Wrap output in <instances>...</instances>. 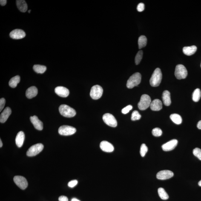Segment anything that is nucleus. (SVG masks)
<instances>
[{
	"label": "nucleus",
	"instance_id": "nucleus-1",
	"mask_svg": "<svg viewBox=\"0 0 201 201\" xmlns=\"http://www.w3.org/2000/svg\"><path fill=\"white\" fill-rule=\"evenodd\" d=\"M162 79V73L160 69L157 68L154 70L150 80V84L151 86H159Z\"/></svg>",
	"mask_w": 201,
	"mask_h": 201
},
{
	"label": "nucleus",
	"instance_id": "nucleus-2",
	"mask_svg": "<svg viewBox=\"0 0 201 201\" xmlns=\"http://www.w3.org/2000/svg\"><path fill=\"white\" fill-rule=\"evenodd\" d=\"M59 111L62 116L66 117H72L76 114V111L74 109L65 104L60 105Z\"/></svg>",
	"mask_w": 201,
	"mask_h": 201
},
{
	"label": "nucleus",
	"instance_id": "nucleus-3",
	"mask_svg": "<svg viewBox=\"0 0 201 201\" xmlns=\"http://www.w3.org/2000/svg\"><path fill=\"white\" fill-rule=\"evenodd\" d=\"M141 75L139 73H134L130 77L127 83V87L129 89H132L137 86L141 82Z\"/></svg>",
	"mask_w": 201,
	"mask_h": 201
},
{
	"label": "nucleus",
	"instance_id": "nucleus-4",
	"mask_svg": "<svg viewBox=\"0 0 201 201\" xmlns=\"http://www.w3.org/2000/svg\"><path fill=\"white\" fill-rule=\"evenodd\" d=\"M151 103V97L146 94L143 95L141 96L140 101L138 104V107L140 110H145L150 106Z\"/></svg>",
	"mask_w": 201,
	"mask_h": 201
},
{
	"label": "nucleus",
	"instance_id": "nucleus-5",
	"mask_svg": "<svg viewBox=\"0 0 201 201\" xmlns=\"http://www.w3.org/2000/svg\"><path fill=\"white\" fill-rule=\"evenodd\" d=\"M188 75V70L185 66L182 64H178L176 65L175 72V75L177 79H185Z\"/></svg>",
	"mask_w": 201,
	"mask_h": 201
},
{
	"label": "nucleus",
	"instance_id": "nucleus-6",
	"mask_svg": "<svg viewBox=\"0 0 201 201\" xmlns=\"http://www.w3.org/2000/svg\"><path fill=\"white\" fill-rule=\"evenodd\" d=\"M76 130L74 127L64 125L59 127L58 132L59 134L63 136H69L75 133Z\"/></svg>",
	"mask_w": 201,
	"mask_h": 201
},
{
	"label": "nucleus",
	"instance_id": "nucleus-7",
	"mask_svg": "<svg viewBox=\"0 0 201 201\" xmlns=\"http://www.w3.org/2000/svg\"><path fill=\"white\" fill-rule=\"evenodd\" d=\"M103 90L99 85L93 86L92 87L90 93V96L93 99H100L102 96Z\"/></svg>",
	"mask_w": 201,
	"mask_h": 201
},
{
	"label": "nucleus",
	"instance_id": "nucleus-8",
	"mask_svg": "<svg viewBox=\"0 0 201 201\" xmlns=\"http://www.w3.org/2000/svg\"><path fill=\"white\" fill-rule=\"evenodd\" d=\"M44 146L41 143H37L30 147L27 152V155L28 156L36 155L42 151Z\"/></svg>",
	"mask_w": 201,
	"mask_h": 201
},
{
	"label": "nucleus",
	"instance_id": "nucleus-9",
	"mask_svg": "<svg viewBox=\"0 0 201 201\" xmlns=\"http://www.w3.org/2000/svg\"><path fill=\"white\" fill-rule=\"evenodd\" d=\"M103 120L106 124L110 127H116L117 125L116 118L112 114L106 113L102 117Z\"/></svg>",
	"mask_w": 201,
	"mask_h": 201
},
{
	"label": "nucleus",
	"instance_id": "nucleus-10",
	"mask_svg": "<svg viewBox=\"0 0 201 201\" xmlns=\"http://www.w3.org/2000/svg\"><path fill=\"white\" fill-rule=\"evenodd\" d=\"M13 181L15 184L22 190H25L28 185L27 179L22 176H15L13 178Z\"/></svg>",
	"mask_w": 201,
	"mask_h": 201
},
{
	"label": "nucleus",
	"instance_id": "nucleus-11",
	"mask_svg": "<svg viewBox=\"0 0 201 201\" xmlns=\"http://www.w3.org/2000/svg\"><path fill=\"white\" fill-rule=\"evenodd\" d=\"M174 176V173L172 171L168 170H162L158 173L156 174V178L161 180H165V179H170Z\"/></svg>",
	"mask_w": 201,
	"mask_h": 201
},
{
	"label": "nucleus",
	"instance_id": "nucleus-12",
	"mask_svg": "<svg viewBox=\"0 0 201 201\" xmlns=\"http://www.w3.org/2000/svg\"><path fill=\"white\" fill-rule=\"evenodd\" d=\"M10 37L13 39H20L25 37V33L21 29H15L10 33Z\"/></svg>",
	"mask_w": 201,
	"mask_h": 201
},
{
	"label": "nucleus",
	"instance_id": "nucleus-13",
	"mask_svg": "<svg viewBox=\"0 0 201 201\" xmlns=\"http://www.w3.org/2000/svg\"><path fill=\"white\" fill-rule=\"evenodd\" d=\"M178 143L177 140H172L162 145V149L165 151H171L176 148L177 145Z\"/></svg>",
	"mask_w": 201,
	"mask_h": 201
},
{
	"label": "nucleus",
	"instance_id": "nucleus-14",
	"mask_svg": "<svg viewBox=\"0 0 201 201\" xmlns=\"http://www.w3.org/2000/svg\"><path fill=\"white\" fill-rule=\"evenodd\" d=\"M55 92L58 96L62 97H67L69 94L68 89L62 86L56 87L55 89Z\"/></svg>",
	"mask_w": 201,
	"mask_h": 201
},
{
	"label": "nucleus",
	"instance_id": "nucleus-15",
	"mask_svg": "<svg viewBox=\"0 0 201 201\" xmlns=\"http://www.w3.org/2000/svg\"><path fill=\"white\" fill-rule=\"evenodd\" d=\"M101 149L106 152H111L114 150V147L110 143L106 141H103L100 144Z\"/></svg>",
	"mask_w": 201,
	"mask_h": 201
},
{
	"label": "nucleus",
	"instance_id": "nucleus-16",
	"mask_svg": "<svg viewBox=\"0 0 201 201\" xmlns=\"http://www.w3.org/2000/svg\"><path fill=\"white\" fill-rule=\"evenodd\" d=\"M31 122L33 124L35 128L38 130H41L43 128V125L41 121L39 120L37 116H34L30 117Z\"/></svg>",
	"mask_w": 201,
	"mask_h": 201
},
{
	"label": "nucleus",
	"instance_id": "nucleus-17",
	"mask_svg": "<svg viewBox=\"0 0 201 201\" xmlns=\"http://www.w3.org/2000/svg\"><path fill=\"white\" fill-rule=\"evenodd\" d=\"M11 114V110L10 107H6L1 114V116H0V122L1 123H4L5 122Z\"/></svg>",
	"mask_w": 201,
	"mask_h": 201
},
{
	"label": "nucleus",
	"instance_id": "nucleus-18",
	"mask_svg": "<svg viewBox=\"0 0 201 201\" xmlns=\"http://www.w3.org/2000/svg\"><path fill=\"white\" fill-rule=\"evenodd\" d=\"M150 107L153 111H159L162 108V101L159 99H154L151 102Z\"/></svg>",
	"mask_w": 201,
	"mask_h": 201
},
{
	"label": "nucleus",
	"instance_id": "nucleus-19",
	"mask_svg": "<svg viewBox=\"0 0 201 201\" xmlns=\"http://www.w3.org/2000/svg\"><path fill=\"white\" fill-rule=\"evenodd\" d=\"M37 93V88L36 87H31L26 90V96L28 99H31L36 96Z\"/></svg>",
	"mask_w": 201,
	"mask_h": 201
},
{
	"label": "nucleus",
	"instance_id": "nucleus-20",
	"mask_svg": "<svg viewBox=\"0 0 201 201\" xmlns=\"http://www.w3.org/2000/svg\"><path fill=\"white\" fill-rule=\"evenodd\" d=\"M25 140V134L22 131H20L18 133L15 139V142L17 146L19 148L22 147Z\"/></svg>",
	"mask_w": 201,
	"mask_h": 201
},
{
	"label": "nucleus",
	"instance_id": "nucleus-21",
	"mask_svg": "<svg viewBox=\"0 0 201 201\" xmlns=\"http://www.w3.org/2000/svg\"><path fill=\"white\" fill-rule=\"evenodd\" d=\"M162 100L164 105L167 106L171 105V99L170 93L168 90H166L163 92L162 96Z\"/></svg>",
	"mask_w": 201,
	"mask_h": 201
},
{
	"label": "nucleus",
	"instance_id": "nucleus-22",
	"mask_svg": "<svg viewBox=\"0 0 201 201\" xmlns=\"http://www.w3.org/2000/svg\"><path fill=\"white\" fill-rule=\"evenodd\" d=\"M197 48L195 46H191L185 47H183V52L185 55L187 56H191L194 54L197 51Z\"/></svg>",
	"mask_w": 201,
	"mask_h": 201
},
{
	"label": "nucleus",
	"instance_id": "nucleus-23",
	"mask_svg": "<svg viewBox=\"0 0 201 201\" xmlns=\"http://www.w3.org/2000/svg\"><path fill=\"white\" fill-rule=\"evenodd\" d=\"M17 7L20 11L25 13L27 11L28 6L26 1L24 0H17L16 1Z\"/></svg>",
	"mask_w": 201,
	"mask_h": 201
},
{
	"label": "nucleus",
	"instance_id": "nucleus-24",
	"mask_svg": "<svg viewBox=\"0 0 201 201\" xmlns=\"http://www.w3.org/2000/svg\"><path fill=\"white\" fill-rule=\"evenodd\" d=\"M20 81V77L19 76L13 77L10 79L9 82V85L11 88H15L16 87Z\"/></svg>",
	"mask_w": 201,
	"mask_h": 201
},
{
	"label": "nucleus",
	"instance_id": "nucleus-25",
	"mask_svg": "<svg viewBox=\"0 0 201 201\" xmlns=\"http://www.w3.org/2000/svg\"><path fill=\"white\" fill-rule=\"evenodd\" d=\"M170 119L176 125H180L182 123V119L180 115L177 114H173L170 115Z\"/></svg>",
	"mask_w": 201,
	"mask_h": 201
},
{
	"label": "nucleus",
	"instance_id": "nucleus-26",
	"mask_svg": "<svg viewBox=\"0 0 201 201\" xmlns=\"http://www.w3.org/2000/svg\"><path fill=\"white\" fill-rule=\"evenodd\" d=\"M33 69L35 72L38 73L42 74L45 72L47 69L46 67L45 66L36 64L33 66Z\"/></svg>",
	"mask_w": 201,
	"mask_h": 201
},
{
	"label": "nucleus",
	"instance_id": "nucleus-27",
	"mask_svg": "<svg viewBox=\"0 0 201 201\" xmlns=\"http://www.w3.org/2000/svg\"><path fill=\"white\" fill-rule=\"evenodd\" d=\"M201 96V92L200 89L197 88L194 90L193 93L192 99L193 101L197 102L200 100Z\"/></svg>",
	"mask_w": 201,
	"mask_h": 201
},
{
	"label": "nucleus",
	"instance_id": "nucleus-28",
	"mask_svg": "<svg viewBox=\"0 0 201 201\" xmlns=\"http://www.w3.org/2000/svg\"><path fill=\"white\" fill-rule=\"evenodd\" d=\"M147 43V39L144 36H141L139 38L138 45L139 49H141L146 46Z\"/></svg>",
	"mask_w": 201,
	"mask_h": 201
},
{
	"label": "nucleus",
	"instance_id": "nucleus-29",
	"mask_svg": "<svg viewBox=\"0 0 201 201\" xmlns=\"http://www.w3.org/2000/svg\"><path fill=\"white\" fill-rule=\"evenodd\" d=\"M158 193L159 197L162 200H166L169 198L168 194L163 188H159L158 189Z\"/></svg>",
	"mask_w": 201,
	"mask_h": 201
},
{
	"label": "nucleus",
	"instance_id": "nucleus-30",
	"mask_svg": "<svg viewBox=\"0 0 201 201\" xmlns=\"http://www.w3.org/2000/svg\"><path fill=\"white\" fill-rule=\"evenodd\" d=\"M143 55V52L142 50H140L136 54L135 58V62L136 65L139 64L141 62L142 59Z\"/></svg>",
	"mask_w": 201,
	"mask_h": 201
},
{
	"label": "nucleus",
	"instance_id": "nucleus-31",
	"mask_svg": "<svg viewBox=\"0 0 201 201\" xmlns=\"http://www.w3.org/2000/svg\"><path fill=\"white\" fill-rule=\"evenodd\" d=\"M141 117V115L140 114L138 111L135 110V111H133V112L132 113L131 120L132 121L139 120L140 119Z\"/></svg>",
	"mask_w": 201,
	"mask_h": 201
},
{
	"label": "nucleus",
	"instance_id": "nucleus-32",
	"mask_svg": "<svg viewBox=\"0 0 201 201\" xmlns=\"http://www.w3.org/2000/svg\"><path fill=\"white\" fill-rule=\"evenodd\" d=\"M148 151V148L145 144H142L141 146L140 154L141 156L143 157L145 156L146 154Z\"/></svg>",
	"mask_w": 201,
	"mask_h": 201
},
{
	"label": "nucleus",
	"instance_id": "nucleus-33",
	"mask_svg": "<svg viewBox=\"0 0 201 201\" xmlns=\"http://www.w3.org/2000/svg\"><path fill=\"white\" fill-rule=\"evenodd\" d=\"M162 130L160 128H155L153 129L152 131V134L153 135L156 137H159L162 135Z\"/></svg>",
	"mask_w": 201,
	"mask_h": 201
},
{
	"label": "nucleus",
	"instance_id": "nucleus-34",
	"mask_svg": "<svg viewBox=\"0 0 201 201\" xmlns=\"http://www.w3.org/2000/svg\"><path fill=\"white\" fill-rule=\"evenodd\" d=\"M193 155L201 160V150L200 148H196L193 150Z\"/></svg>",
	"mask_w": 201,
	"mask_h": 201
},
{
	"label": "nucleus",
	"instance_id": "nucleus-35",
	"mask_svg": "<svg viewBox=\"0 0 201 201\" xmlns=\"http://www.w3.org/2000/svg\"><path fill=\"white\" fill-rule=\"evenodd\" d=\"M132 108L133 107L131 105H127L126 107L123 109L122 110V112L123 114H126L128 113L129 112L130 110H132Z\"/></svg>",
	"mask_w": 201,
	"mask_h": 201
},
{
	"label": "nucleus",
	"instance_id": "nucleus-36",
	"mask_svg": "<svg viewBox=\"0 0 201 201\" xmlns=\"http://www.w3.org/2000/svg\"><path fill=\"white\" fill-rule=\"evenodd\" d=\"M137 9L138 11L141 12L143 11L145 9V4L143 3H140L137 6Z\"/></svg>",
	"mask_w": 201,
	"mask_h": 201
},
{
	"label": "nucleus",
	"instance_id": "nucleus-37",
	"mask_svg": "<svg viewBox=\"0 0 201 201\" xmlns=\"http://www.w3.org/2000/svg\"><path fill=\"white\" fill-rule=\"evenodd\" d=\"M78 182V181L76 180H73L70 181L68 184V186L70 187V188H73L77 185Z\"/></svg>",
	"mask_w": 201,
	"mask_h": 201
},
{
	"label": "nucleus",
	"instance_id": "nucleus-38",
	"mask_svg": "<svg viewBox=\"0 0 201 201\" xmlns=\"http://www.w3.org/2000/svg\"><path fill=\"white\" fill-rule=\"evenodd\" d=\"M5 104V99L4 98H1L0 99V111L4 108V105Z\"/></svg>",
	"mask_w": 201,
	"mask_h": 201
},
{
	"label": "nucleus",
	"instance_id": "nucleus-39",
	"mask_svg": "<svg viewBox=\"0 0 201 201\" xmlns=\"http://www.w3.org/2000/svg\"><path fill=\"white\" fill-rule=\"evenodd\" d=\"M59 201H68V199L65 196H62L59 198Z\"/></svg>",
	"mask_w": 201,
	"mask_h": 201
},
{
	"label": "nucleus",
	"instance_id": "nucleus-40",
	"mask_svg": "<svg viewBox=\"0 0 201 201\" xmlns=\"http://www.w3.org/2000/svg\"><path fill=\"white\" fill-rule=\"evenodd\" d=\"M7 1L6 0H1L0 1V4L1 6H4L6 5L7 4Z\"/></svg>",
	"mask_w": 201,
	"mask_h": 201
},
{
	"label": "nucleus",
	"instance_id": "nucleus-41",
	"mask_svg": "<svg viewBox=\"0 0 201 201\" xmlns=\"http://www.w3.org/2000/svg\"><path fill=\"white\" fill-rule=\"evenodd\" d=\"M197 127L199 129H201V120L199 121L198 123Z\"/></svg>",
	"mask_w": 201,
	"mask_h": 201
},
{
	"label": "nucleus",
	"instance_id": "nucleus-42",
	"mask_svg": "<svg viewBox=\"0 0 201 201\" xmlns=\"http://www.w3.org/2000/svg\"><path fill=\"white\" fill-rule=\"evenodd\" d=\"M71 201H80L78 200L77 199L75 198H73L72 199Z\"/></svg>",
	"mask_w": 201,
	"mask_h": 201
},
{
	"label": "nucleus",
	"instance_id": "nucleus-43",
	"mask_svg": "<svg viewBox=\"0 0 201 201\" xmlns=\"http://www.w3.org/2000/svg\"><path fill=\"white\" fill-rule=\"evenodd\" d=\"M0 143H1V145H0V147L1 148V147L2 146V142H1V140H0Z\"/></svg>",
	"mask_w": 201,
	"mask_h": 201
},
{
	"label": "nucleus",
	"instance_id": "nucleus-44",
	"mask_svg": "<svg viewBox=\"0 0 201 201\" xmlns=\"http://www.w3.org/2000/svg\"><path fill=\"white\" fill-rule=\"evenodd\" d=\"M198 184L199 186L201 187V180L199 182Z\"/></svg>",
	"mask_w": 201,
	"mask_h": 201
},
{
	"label": "nucleus",
	"instance_id": "nucleus-45",
	"mask_svg": "<svg viewBox=\"0 0 201 201\" xmlns=\"http://www.w3.org/2000/svg\"><path fill=\"white\" fill-rule=\"evenodd\" d=\"M31 11V10H28V13H30Z\"/></svg>",
	"mask_w": 201,
	"mask_h": 201
},
{
	"label": "nucleus",
	"instance_id": "nucleus-46",
	"mask_svg": "<svg viewBox=\"0 0 201 201\" xmlns=\"http://www.w3.org/2000/svg\"></svg>",
	"mask_w": 201,
	"mask_h": 201
}]
</instances>
